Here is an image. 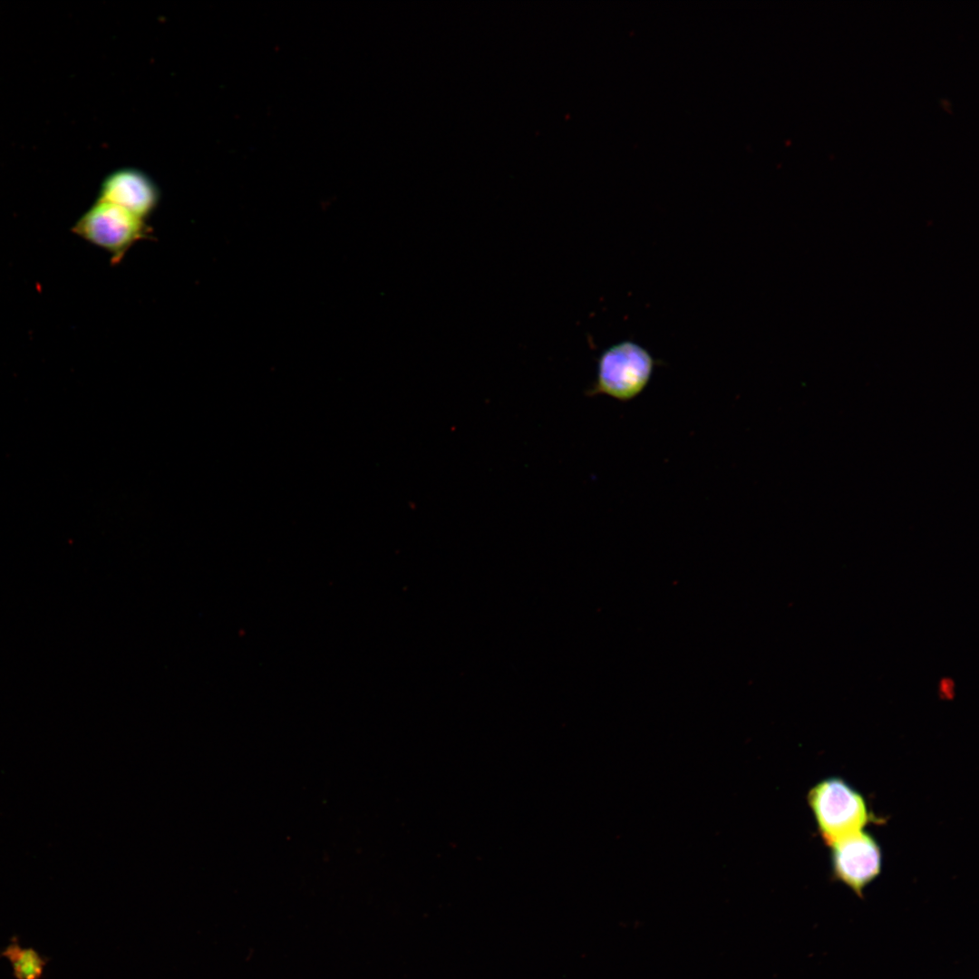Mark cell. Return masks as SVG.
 Returning a JSON list of instances; mask_svg holds the SVG:
<instances>
[{
  "mask_svg": "<svg viewBox=\"0 0 979 979\" xmlns=\"http://www.w3.org/2000/svg\"><path fill=\"white\" fill-rule=\"evenodd\" d=\"M659 364L650 351L633 340L606 348L597 359L596 379L586 395H605L629 402L641 395Z\"/></svg>",
  "mask_w": 979,
  "mask_h": 979,
  "instance_id": "6da1fadb",
  "label": "cell"
},
{
  "mask_svg": "<svg viewBox=\"0 0 979 979\" xmlns=\"http://www.w3.org/2000/svg\"><path fill=\"white\" fill-rule=\"evenodd\" d=\"M808 803L823 840H837L861 831L870 819L864 798L838 777L824 779L808 793Z\"/></svg>",
  "mask_w": 979,
  "mask_h": 979,
  "instance_id": "7a4b0ae2",
  "label": "cell"
},
{
  "mask_svg": "<svg viewBox=\"0 0 979 979\" xmlns=\"http://www.w3.org/2000/svg\"><path fill=\"white\" fill-rule=\"evenodd\" d=\"M73 232L111 255L119 264L137 242L151 238L145 219L111 203L98 199L77 220Z\"/></svg>",
  "mask_w": 979,
  "mask_h": 979,
  "instance_id": "3957f363",
  "label": "cell"
},
{
  "mask_svg": "<svg viewBox=\"0 0 979 979\" xmlns=\"http://www.w3.org/2000/svg\"><path fill=\"white\" fill-rule=\"evenodd\" d=\"M830 847L834 877L862 897L864 887L881 870L882 854L878 844L861 830L837 840Z\"/></svg>",
  "mask_w": 979,
  "mask_h": 979,
  "instance_id": "277c9868",
  "label": "cell"
},
{
  "mask_svg": "<svg viewBox=\"0 0 979 979\" xmlns=\"http://www.w3.org/2000/svg\"><path fill=\"white\" fill-rule=\"evenodd\" d=\"M160 196L157 185L147 174L137 169L124 168L105 178L98 199L146 219L156 209Z\"/></svg>",
  "mask_w": 979,
  "mask_h": 979,
  "instance_id": "5b68a950",
  "label": "cell"
},
{
  "mask_svg": "<svg viewBox=\"0 0 979 979\" xmlns=\"http://www.w3.org/2000/svg\"><path fill=\"white\" fill-rule=\"evenodd\" d=\"M14 968L17 979H40L44 966V959L33 949L21 948L12 944L5 952Z\"/></svg>",
  "mask_w": 979,
  "mask_h": 979,
  "instance_id": "8992f818",
  "label": "cell"
},
{
  "mask_svg": "<svg viewBox=\"0 0 979 979\" xmlns=\"http://www.w3.org/2000/svg\"><path fill=\"white\" fill-rule=\"evenodd\" d=\"M938 694L944 700H951L955 693V683L949 677H944L938 683Z\"/></svg>",
  "mask_w": 979,
  "mask_h": 979,
  "instance_id": "52a82bcc",
  "label": "cell"
}]
</instances>
